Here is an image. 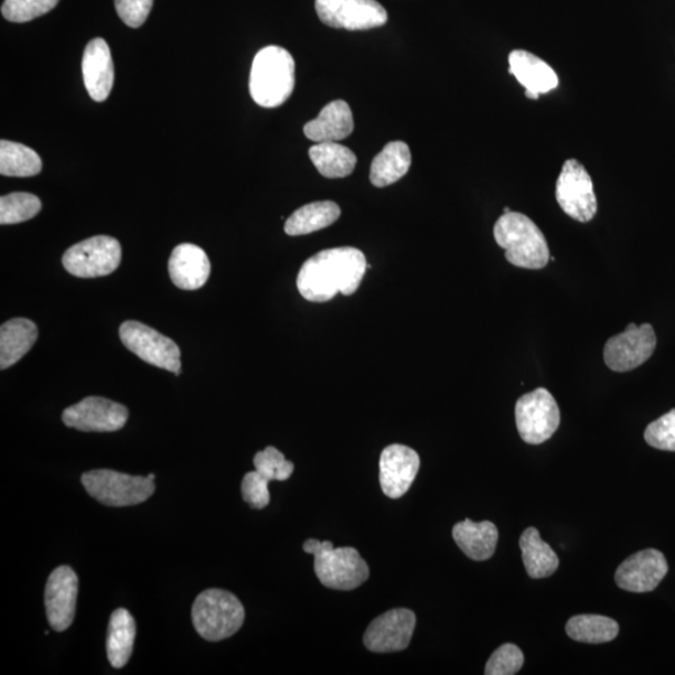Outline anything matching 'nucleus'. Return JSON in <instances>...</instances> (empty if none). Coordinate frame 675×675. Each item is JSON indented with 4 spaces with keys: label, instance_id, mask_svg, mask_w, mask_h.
Wrapping results in <instances>:
<instances>
[{
    "label": "nucleus",
    "instance_id": "f257e3e1",
    "mask_svg": "<svg viewBox=\"0 0 675 675\" xmlns=\"http://www.w3.org/2000/svg\"><path fill=\"white\" fill-rule=\"evenodd\" d=\"M367 259L353 247L325 249L309 258L299 270L297 287L309 302H330L336 294L352 296L358 290Z\"/></svg>",
    "mask_w": 675,
    "mask_h": 675
},
{
    "label": "nucleus",
    "instance_id": "f03ea898",
    "mask_svg": "<svg viewBox=\"0 0 675 675\" xmlns=\"http://www.w3.org/2000/svg\"><path fill=\"white\" fill-rule=\"evenodd\" d=\"M296 63L293 56L277 45H269L256 55L251 64L249 92L262 108L283 105L294 90Z\"/></svg>",
    "mask_w": 675,
    "mask_h": 675
},
{
    "label": "nucleus",
    "instance_id": "7ed1b4c3",
    "mask_svg": "<svg viewBox=\"0 0 675 675\" xmlns=\"http://www.w3.org/2000/svg\"><path fill=\"white\" fill-rule=\"evenodd\" d=\"M493 233L511 265L524 269H543L548 265L547 239L527 215L517 212L503 214L496 221Z\"/></svg>",
    "mask_w": 675,
    "mask_h": 675
},
{
    "label": "nucleus",
    "instance_id": "20e7f679",
    "mask_svg": "<svg viewBox=\"0 0 675 675\" xmlns=\"http://www.w3.org/2000/svg\"><path fill=\"white\" fill-rule=\"evenodd\" d=\"M303 549L314 556L315 575L326 588L353 590L369 578L367 561L352 547L334 548L332 542L308 539Z\"/></svg>",
    "mask_w": 675,
    "mask_h": 675
},
{
    "label": "nucleus",
    "instance_id": "39448f33",
    "mask_svg": "<svg viewBox=\"0 0 675 675\" xmlns=\"http://www.w3.org/2000/svg\"><path fill=\"white\" fill-rule=\"evenodd\" d=\"M246 618L240 600L223 589L204 590L192 608L195 631L205 641L221 642L236 634Z\"/></svg>",
    "mask_w": 675,
    "mask_h": 675
},
{
    "label": "nucleus",
    "instance_id": "423d86ee",
    "mask_svg": "<svg viewBox=\"0 0 675 675\" xmlns=\"http://www.w3.org/2000/svg\"><path fill=\"white\" fill-rule=\"evenodd\" d=\"M82 483L94 500L108 506H129L144 503L156 491L148 476L129 475L97 469L82 475Z\"/></svg>",
    "mask_w": 675,
    "mask_h": 675
},
{
    "label": "nucleus",
    "instance_id": "0eeeda50",
    "mask_svg": "<svg viewBox=\"0 0 675 675\" xmlns=\"http://www.w3.org/2000/svg\"><path fill=\"white\" fill-rule=\"evenodd\" d=\"M515 421L524 442L538 446L556 433L560 425V410L549 390L537 388L518 399Z\"/></svg>",
    "mask_w": 675,
    "mask_h": 675
},
{
    "label": "nucleus",
    "instance_id": "6e6552de",
    "mask_svg": "<svg viewBox=\"0 0 675 675\" xmlns=\"http://www.w3.org/2000/svg\"><path fill=\"white\" fill-rule=\"evenodd\" d=\"M119 336L126 349L139 356L140 360L175 375L181 374V350L171 338L136 321L121 324Z\"/></svg>",
    "mask_w": 675,
    "mask_h": 675
},
{
    "label": "nucleus",
    "instance_id": "1a4fd4ad",
    "mask_svg": "<svg viewBox=\"0 0 675 675\" xmlns=\"http://www.w3.org/2000/svg\"><path fill=\"white\" fill-rule=\"evenodd\" d=\"M121 260L120 243L97 236L71 247L63 256V266L74 277L98 278L116 271Z\"/></svg>",
    "mask_w": 675,
    "mask_h": 675
},
{
    "label": "nucleus",
    "instance_id": "9d476101",
    "mask_svg": "<svg viewBox=\"0 0 675 675\" xmlns=\"http://www.w3.org/2000/svg\"><path fill=\"white\" fill-rule=\"evenodd\" d=\"M557 202L567 215L580 223L594 218L598 211L592 178L577 159L562 165L556 188Z\"/></svg>",
    "mask_w": 675,
    "mask_h": 675
},
{
    "label": "nucleus",
    "instance_id": "9b49d317",
    "mask_svg": "<svg viewBox=\"0 0 675 675\" xmlns=\"http://www.w3.org/2000/svg\"><path fill=\"white\" fill-rule=\"evenodd\" d=\"M321 21L336 30L368 31L388 22V13L377 0H315Z\"/></svg>",
    "mask_w": 675,
    "mask_h": 675
},
{
    "label": "nucleus",
    "instance_id": "f8f14e48",
    "mask_svg": "<svg viewBox=\"0 0 675 675\" xmlns=\"http://www.w3.org/2000/svg\"><path fill=\"white\" fill-rule=\"evenodd\" d=\"M656 335L651 324H630L621 334L609 338L604 362L609 369L624 373L641 367L655 351Z\"/></svg>",
    "mask_w": 675,
    "mask_h": 675
},
{
    "label": "nucleus",
    "instance_id": "ddd939ff",
    "mask_svg": "<svg viewBox=\"0 0 675 675\" xmlns=\"http://www.w3.org/2000/svg\"><path fill=\"white\" fill-rule=\"evenodd\" d=\"M128 409L120 403L101 397L84 398L63 411V424L81 431H117L128 420Z\"/></svg>",
    "mask_w": 675,
    "mask_h": 675
},
{
    "label": "nucleus",
    "instance_id": "4468645a",
    "mask_svg": "<svg viewBox=\"0 0 675 675\" xmlns=\"http://www.w3.org/2000/svg\"><path fill=\"white\" fill-rule=\"evenodd\" d=\"M416 623V614L409 609H392L374 619L365 631L364 645L374 653L405 651L415 633Z\"/></svg>",
    "mask_w": 675,
    "mask_h": 675
},
{
    "label": "nucleus",
    "instance_id": "2eb2a0df",
    "mask_svg": "<svg viewBox=\"0 0 675 675\" xmlns=\"http://www.w3.org/2000/svg\"><path fill=\"white\" fill-rule=\"evenodd\" d=\"M669 570L662 551L644 549L626 558L615 571V583L631 593H649L661 585Z\"/></svg>",
    "mask_w": 675,
    "mask_h": 675
},
{
    "label": "nucleus",
    "instance_id": "dca6fc26",
    "mask_svg": "<svg viewBox=\"0 0 675 675\" xmlns=\"http://www.w3.org/2000/svg\"><path fill=\"white\" fill-rule=\"evenodd\" d=\"M78 585V576L68 566L54 569L46 581L45 611L55 632L67 631L74 621Z\"/></svg>",
    "mask_w": 675,
    "mask_h": 675
},
{
    "label": "nucleus",
    "instance_id": "f3484780",
    "mask_svg": "<svg viewBox=\"0 0 675 675\" xmlns=\"http://www.w3.org/2000/svg\"><path fill=\"white\" fill-rule=\"evenodd\" d=\"M420 458L415 449L392 444L383 450L379 461V482L384 494L392 500L405 495L415 482Z\"/></svg>",
    "mask_w": 675,
    "mask_h": 675
},
{
    "label": "nucleus",
    "instance_id": "a211bd4d",
    "mask_svg": "<svg viewBox=\"0 0 675 675\" xmlns=\"http://www.w3.org/2000/svg\"><path fill=\"white\" fill-rule=\"evenodd\" d=\"M83 79L93 100L105 101L115 84V64L109 45L101 38L88 43L83 54Z\"/></svg>",
    "mask_w": 675,
    "mask_h": 675
},
{
    "label": "nucleus",
    "instance_id": "6ab92c4d",
    "mask_svg": "<svg viewBox=\"0 0 675 675\" xmlns=\"http://www.w3.org/2000/svg\"><path fill=\"white\" fill-rule=\"evenodd\" d=\"M168 271L175 287L196 290L208 281L211 261L201 247L184 243L173 249L168 261Z\"/></svg>",
    "mask_w": 675,
    "mask_h": 675
},
{
    "label": "nucleus",
    "instance_id": "aec40b11",
    "mask_svg": "<svg viewBox=\"0 0 675 675\" xmlns=\"http://www.w3.org/2000/svg\"><path fill=\"white\" fill-rule=\"evenodd\" d=\"M510 73L525 88V97L537 100L540 94L556 89L558 75L550 65L527 51H513L510 54Z\"/></svg>",
    "mask_w": 675,
    "mask_h": 675
},
{
    "label": "nucleus",
    "instance_id": "412c9836",
    "mask_svg": "<svg viewBox=\"0 0 675 675\" xmlns=\"http://www.w3.org/2000/svg\"><path fill=\"white\" fill-rule=\"evenodd\" d=\"M353 113L349 103L334 100L319 116L308 121L304 135L315 143L340 142L353 133Z\"/></svg>",
    "mask_w": 675,
    "mask_h": 675
},
{
    "label": "nucleus",
    "instance_id": "4be33fe9",
    "mask_svg": "<svg viewBox=\"0 0 675 675\" xmlns=\"http://www.w3.org/2000/svg\"><path fill=\"white\" fill-rule=\"evenodd\" d=\"M453 538L468 558L483 561L493 557L500 533L492 522L465 519L454 525Z\"/></svg>",
    "mask_w": 675,
    "mask_h": 675
},
{
    "label": "nucleus",
    "instance_id": "5701e85b",
    "mask_svg": "<svg viewBox=\"0 0 675 675\" xmlns=\"http://www.w3.org/2000/svg\"><path fill=\"white\" fill-rule=\"evenodd\" d=\"M38 340V328L25 318H14L0 328V369L6 371L23 358Z\"/></svg>",
    "mask_w": 675,
    "mask_h": 675
},
{
    "label": "nucleus",
    "instance_id": "b1692460",
    "mask_svg": "<svg viewBox=\"0 0 675 675\" xmlns=\"http://www.w3.org/2000/svg\"><path fill=\"white\" fill-rule=\"evenodd\" d=\"M137 635L133 615L127 609L113 612L108 626L107 653L113 668L120 669L128 664Z\"/></svg>",
    "mask_w": 675,
    "mask_h": 675
},
{
    "label": "nucleus",
    "instance_id": "393cba45",
    "mask_svg": "<svg viewBox=\"0 0 675 675\" xmlns=\"http://www.w3.org/2000/svg\"><path fill=\"white\" fill-rule=\"evenodd\" d=\"M519 546L525 570L531 578H547L556 574L559 558L536 528L529 527L523 532Z\"/></svg>",
    "mask_w": 675,
    "mask_h": 675
},
{
    "label": "nucleus",
    "instance_id": "a878e982",
    "mask_svg": "<svg viewBox=\"0 0 675 675\" xmlns=\"http://www.w3.org/2000/svg\"><path fill=\"white\" fill-rule=\"evenodd\" d=\"M340 217V205L334 202L309 203L290 215L286 222L285 232L290 237L306 236V234L331 227Z\"/></svg>",
    "mask_w": 675,
    "mask_h": 675
},
{
    "label": "nucleus",
    "instance_id": "bb28decb",
    "mask_svg": "<svg viewBox=\"0 0 675 675\" xmlns=\"http://www.w3.org/2000/svg\"><path fill=\"white\" fill-rule=\"evenodd\" d=\"M410 164V149L406 143H388L373 159L369 175L371 182L374 186L378 188L396 183L409 172Z\"/></svg>",
    "mask_w": 675,
    "mask_h": 675
},
{
    "label": "nucleus",
    "instance_id": "cd10ccee",
    "mask_svg": "<svg viewBox=\"0 0 675 675\" xmlns=\"http://www.w3.org/2000/svg\"><path fill=\"white\" fill-rule=\"evenodd\" d=\"M309 158L318 172L330 180L351 175L356 165L352 150L338 142L317 143L309 149Z\"/></svg>",
    "mask_w": 675,
    "mask_h": 675
},
{
    "label": "nucleus",
    "instance_id": "c85d7f7f",
    "mask_svg": "<svg viewBox=\"0 0 675 675\" xmlns=\"http://www.w3.org/2000/svg\"><path fill=\"white\" fill-rule=\"evenodd\" d=\"M566 632L576 642L602 644L615 640L619 624L614 619L603 615H576L569 619Z\"/></svg>",
    "mask_w": 675,
    "mask_h": 675
},
{
    "label": "nucleus",
    "instance_id": "c756f323",
    "mask_svg": "<svg viewBox=\"0 0 675 675\" xmlns=\"http://www.w3.org/2000/svg\"><path fill=\"white\" fill-rule=\"evenodd\" d=\"M42 168V159L32 148L11 140L0 142V174L28 178L40 174Z\"/></svg>",
    "mask_w": 675,
    "mask_h": 675
},
{
    "label": "nucleus",
    "instance_id": "7c9ffc66",
    "mask_svg": "<svg viewBox=\"0 0 675 675\" xmlns=\"http://www.w3.org/2000/svg\"><path fill=\"white\" fill-rule=\"evenodd\" d=\"M42 210V202L31 193H12L0 199V224H18L30 221Z\"/></svg>",
    "mask_w": 675,
    "mask_h": 675
},
{
    "label": "nucleus",
    "instance_id": "2f4dec72",
    "mask_svg": "<svg viewBox=\"0 0 675 675\" xmlns=\"http://www.w3.org/2000/svg\"><path fill=\"white\" fill-rule=\"evenodd\" d=\"M60 0H6L2 14L9 22L26 23L53 11Z\"/></svg>",
    "mask_w": 675,
    "mask_h": 675
},
{
    "label": "nucleus",
    "instance_id": "473e14b6",
    "mask_svg": "<svg viewBox=\"0 0 675 675\" xmlns=\"http://www.w3.org/2000/svg\"><path fill=\"white\" fill-rule=\"evenodd\" d=\"M256 471L271 481L285 482L293 474L294 464L287 461L286 457L275 447H267L257 453L255 461Z\"/></svg>",
    "mask_w": 675,
    "mask_h": 675
},
{
    "label": "nucleus",
    "instance_id": "72a5a7b5",
    "mask_svg": "<svg viewBox=\"0 0 675 675\" xmlns=\"http://www.w3.org/2000/svg\"><path fill=\"white\" fill-rule=\"evenodd\" d=\"M524 664V655L519 646L506 643L496 650L485 665L486 675L517 674Z\"/></svg>",
    "mask_w": 675,
    "mask_h": 675
},
{
    "label": "nucleus",
    "instance_id": "f704fd0d",
    "mask_svg": "<svg viewBox=\"0 0 675 675\" xmlns=\"http://www.w3.org/2000/svg\"><path fill=\"white\" fill-rule=\"evenodd\" d=\"M644 439L655 449L675 452V409L646 427Z\"/></svg>",
    "mask_w": 675,
    "mask_h": 675
},
{
    "label": "nucleus",
    "instance_id": "c9c22d12",
    "mask_svg": "<svg viewBox=\"0 0 675 675\" xmlns=\"http://www.w3.org/2000/svg\"><path fill=\"white\" fill-rule=\"evenodd\" d=\"M270 481L259 472H249L243 478L242 495L253 510H262L270 502L268 484Z\"/></svg>",
    "mask_w": 675,
    "mask_h": 675
},
{
    "label": "nucleus",
    "instance_id": "e433bc0d",
    "mask_svg": "<svg viewBox=\"0 0 675 675\" xmlns=\"http://www.w3.org/2000/svg\"><path fill=\"white\" fill-rule=\"evenodd\" d=\"M154 0H116L121 21L130 28L142 26L152 11Z\"/></svg>",
    "mask_w": 675,
    "mask_h": 675
},
{
    "label": "nucleus",
    "instance_id": "4c0bfd02",
    "mask_svg": "<svg viewBox=\"0 0 675 675\" xmlns=\"http://www.w3.org/2000/svg\"><path fill=\"white\" fill-rule=\"evenodd\" d=\"M148 478H149V480L154 481V480H156V474H153V473H152V474H149V475H148Z\"/></svg>",
    "mask_w": 675,
    "mask_h": 675
},
{
    "label": "nucleus",
    "instance_id": "58836bf2",
    "mask_svg": "<svg viewBox=\"0 0 675 675\" xmlns=\"http://www.w3.org/2000/svg\"><path fill=\"white\" fill-rule=\"evenodd\" d=\"M510 212H512L511 208H508V206H506V208H504V214L505 213H510Z\"/></svg>",
    "mask_w": 675,
    "mask_h": 675
}]
</instances>
